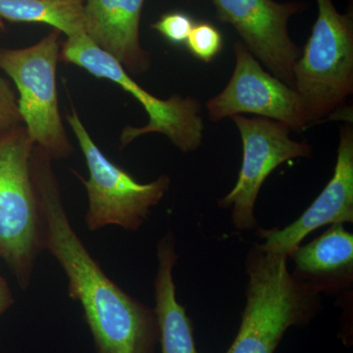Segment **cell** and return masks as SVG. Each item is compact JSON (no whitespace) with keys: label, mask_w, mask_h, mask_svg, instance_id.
<instances>
[{"label":"cell","mask_w":353,"mask_h":353,"mask_svg":"<svg viewBox=\"0 0 353 353\" xmlns=\"http://www.w3.org/2000/svg\"><path fill=\"white\" fill-rule=\"evenodd\" d=\"M289 257L255 245L246 257V303L226 353H274L290 327L304 326L321 308L320 294L288 269Z\"/></svg>","instance_id":"cell-2"},{"label":"cell","mask_w":353,"mask_h":353,"mask_svg":"<svg viewBox=\"0 0 353 353\" xmlns=\"http://www.w3.org/2000/svg\"><path fill=\"white\" fill-rule=\"evenodd\" d=\"M145 0H85V34L132 74L152 66L139 41V23Z\"/></svg>","instance_id":"cell-12"},{"label":"cell","mask_w":353,"mask_h":353,"mask_svg":"<svg viewBox=\"0 0 353 353\" xmlns=\"http://www.w3.org/2000/svg\"><path fill=\"white\" fill-rule=\"evenodd\" d=\"M353 222V129L341 128L334 175L301 217L284 229H259L262 246L290 257L301 241L325 225Z\"/></svg>","instance_id":"cell-11"},{"label":"cell","mask_w":353,"mask_h":353,"mask_svg":"<svg viewBox=\"0 0 353 353\" xmlns=\"http://www.w3.org/2000/svg\"><path fill=\"white\" fill-rule=\"evenodd\" d=\"M14 297L6 279L0 277V316L12 305Z\"/></svg>","instance_id":"cell-19"},{"label":"cell","mask_w":353,"mask_h":353,"mask_svg":"<svg viewBox=\"0 0 353 353\" xmlns=\"http://www.w3.org/2000/svg\"><path fill=\"white\" fill-rule=\"evenodd\" d=\"M185 43L194 57L209 63L222 50L223 37L219 30L209 23H194Z\"/></svg>","instance_id":"cell-16"},{"label":"cell","mask_w":353,"mask_h":353,"mask_svg":"<svg viewBox=\"0 0 353 353\" xmlns=\"http://www.w3.org/2000/svg\"><path fill=\"white\" fill-rule=\"evenodd\" d=\"M243 141V163L234 189L220 199L223 208H233L232 220L236 230L256 229L255 203L267 176L285 162L308 158L312 146L290 139V127L266 118L232 117Z\"/></svg>","instance_id":"cell-8"},{"label":"cell","mask_w":353,"mask_h":353,"mask_svg":"<svg viewBox=\"0 0 353 353\" xmlns=\"http://www.w3.org/2000/svg\"><path fill=\"white\" fill-rule=\"evenodd\" d=\"M157 272L154 279L155 314L159 326L161 353H199L194 325L185 308L179 303L173 270L178 260L175 236H162L157 245Z\"/></svg>","instance_id":"cell-14"},{"label":"cell","mask_w":353,"mask_h":353,"mask_svg":"<svg viewBox=\"0 0 353 353\" xmlns=\"http://www.w3.org/2000/svg\"><path fill=\"white\" fill-rule=\"evenodd\" d=\"M32 176L43 252L64 271L69 296L82 306L97 353H155L159 326L154 309L121 289L94 259L71 224L52 159L36 145Z\"/></svg>","instance_id":"cell-1"},{"label":"cell","mask_w":353,"mask_h":353,"mask_svg":"<svg viewBox=\"0 0 353 353\" xmlns=\"http://www.w3.org/2000/svg\"><path fill=\"white\" fill-rule=\"evenodd\" d=\"M34 145L24 126L0 132V259L27 290L43 252L32 176Z\"/></svg>","instance_id":"cell-3"},{"label":"cell","mask_w":353,"mask_h":353,"mask_svg":"<svg viewBox=\"0 0 353 353\" xmlns=\"http://www.w3.org/2000/svg\"><path fill=\"white\" fill-rule=\"evenodd\" d=\"M236 66L224 90L206 103L209 118L254 114L283 123L294 131L307 127L303 101L294 88L262 68L256 57L241 41L234 44Z\"/></svg>","instance_id":"cell-9"},{"label":"cell","mask_w":353,"mask_h":353,"mask_svg":"<svg viewBox=\"0 0 353 353\" xmlns=\"http://www.w3.org/2000/svg\"><path fill=\"white\" fill-rule=\"evenodd\" d=\"M66 119L88 169V179L73 171L87 192L85 226L92 232L109 226L138 231L168 192L170 176L163 174L150 183L138 182L101 152L75 108L67 114Z\"/></svg>","instance_id":"cell-7"},{"label":"cell","mask_w":353,"mask_h":353,"mask_svg":"<svg viewBox=\"0 0 353 353\" xmlns=\"http://www.w3.org/2000/svg\"><path fill=\"white\" fill-rule=\"evenodd\" d=\"M318 15L294 68V88L307 126L345 105L353 92V24L333 0H316Z\"/></svg>","instance_id":"cell-4"},{"label":"cell","mask_w":353,"mask_h":353,"mask_svg":"<svg viewBox=\"0 0 353 353\" xmlns=\"http://www.w3.org/2000/svg\"><path fill=\"white\" fill-rule=\"evenodd\" d=\"M60 61L80 67L92 76L105 79L129 92L145 108L148 123L143 127L127 126L120 136L123 148L148 134H162L182 152L199 150L203 139L204 122L201 102L194 97L172 95L160 99L136 81L110 54L83 34L66 38L61 44Z\"/></svg>","instance_id":"cell-6"},{"label":"cell","mask_w":353,"mask_h":353,"mask_svg":"<svg viewBox=\"0 0 353 353\" xmlns=\"http://www.w3.org/2000/svg\"><path fill=\"white\" fill-rule=\"evenodd\" d=\"M218 18L233 26L253 55L279 80L294 87V68L301 50L290 38L289 21L304 4L274 0H211Z\"/></svg>","instance_id":"cell-10"},{"label":"cell","mask_w":353,"mask_h":353,"mask_svg":"<svg viewBox=\"0 0 353 353\" xmlns=\"http://www.w3.org/2000/svg\"><path fill=\"white\" fill-rule=\"evenodd\" d=\"M85 0H0V22L50 25L66 38L85 34Z\"/></svg>","instance_id":"cell-15"},{"label":"cell","mask_w":353,"mask_h":353,"mask_svg":"<svg viewBox=\"0 0 353 353\" xmlns=\"http://www.w3.org/2000/svg\"><path fill=\"white\" fill-rule=\"evenodd\" d=\"M194 22L190 15L183 12H169L164 14L152 28L159 32L169 43L182 44L187 41Z\"/></svg>","instance_id":"cell-17"},{"label":"cell","mask_w":353,"mask_h":353,"mask_svg":"<svg viewBox=\"0 0 353 353\" xmlns=\"http://www.w3.org/2000/svg\"><path fill=\"white\" fill-rule=\"evenodd\" d=\"M17 97L10 83L0 75V132L22 124Z\"/></svg>","instance_id":"cell-18"},{"label":"cell","mask_w":353,"mask_h":353,"mask_svg":"<svg viewBox=\"0 0 353 353\" xmlns=\"http://www.w3.org/2000/svg\"><path fill=\"white\" fill-rule=\"evenodd\" d=\"M292 273L318 294H339L348 290L353 280V236L343 224H334L319 238L301 246L290 255Z\"/></svg>","instance_id":"cell-13"},{"label":"cell","mask_w":353,"mask_h":353,"mask_svg":"<svg viewBox=\"0 0 353 353\" xmlns=\"http://www.w3.org/2000/svg\"><path fill=\"white\" fill-rule=\"evenodd\" d=\"M61 32L53 30L38 43L23 48H0V70L15 83L18 109L34 145L52 160L73 154L65 130L57 90Z\"/></svg>","instance_id":"cell-5"}]
</instances>
